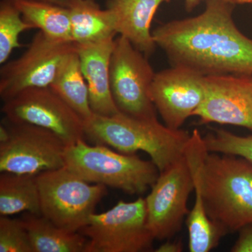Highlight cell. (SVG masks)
<instances>
[{"label": "cell", "instance_id": "6da1fadb", "mask_svg": "<svg viewBox=\"0 0 252 252\" xmlns=\"http://www.w3.org/2000/svg\"><path fill=\"white\" fill-rule=\"evenodd\" d=\"M233 5L207 0L198 16L156 28L154 41L173 66L190 68L204 76L252 75V39L235 26Z\"/></svg>", "mask_w": 252, "mask_h": 252}, {"label": "cell", "instance_id": "7a4b0ae2", "mask_svg": "<svg viewBox=\"0 0 252 252\" xmlns=\"http://www.w3.org/2000/svg\"><path fill=\"white\" fill-rule=\"evenodd\" d=\"M185 154L200 183L210 218L228 233L252 223V162L209 152L198 129L190 134Z\"/></svg>", "mask_w": 252, "mask_h": 252}, {"label": "cell", "instance_id": "3957f363", "mask_svg": "<svg viewBox=\"0 0 252 252\" xmlns=\"http://www.w3.org/2000/svg\"><path fill=\"white\" fill-rule=\"evenodd\" d=\"M84 132L91 142L120 153L145 152L160 172L185 155L190 137L187 131L162 125L157 118L140 119L122 112L110 117L93 114L84 121Z\"/></svg>", "mask_w": 252, "mask_h": 252}, {"label": "cell", "instance_id": "277c9868", "mask_svg": "<svg viewBox=\"0 0 252 252\" xmlns=\"http://www.w3.org/2000/svg\"><path fill=\"white\" fill-rule=\"evenodd\" d=\"M65 166L86 182L132 195L145 193L160 175L152 160L114 152L102 144L89 145L84 140L67 147Z\"/></svg>", "mask_w": 252, "mask_h": 252}, {"label": "cell", "instance_id": "5b68a950", "mask_svg": "<svg viewBox=\"0 0 252 252\" xmlns=\"http://www.w3.org/2000/svg\"><path fill=\"white\" fill-rule=\"evenodd\" d=\"M41 215L55 224L79 232L87 223L107 187L83 180L65 165L36 175Z\"/></svg>", "mask_w": 252, "mask_h": 252}, {"label": "cell", "instance_id": "8992f818", "mask_svg": "<svg viewBox=\"0 0 252 252\" xmlns=\"http://www.w3.org/2000/svg\"><path fill=\"white\" fill-rule=\"evenodd\" d=\"M79 232L88 239L85 252L152 251L155 240L142 197L133 202L120 200L107 212L93 214Z\"/></svg>", "mask_w": 252, "mask_h": 252}, {"label": "cell", "instance_id": "52a82bcc", "mask_svg": "<svg viewBox=\"0 0 252 252\" xmlns=\"http://www.w3.org/2000/svg\"><path fill=\"white\" fill-rule=\"evenodd\" d=\"M147 56L119 36L114 41L110 63L113 99L119 112L140 119H156L151 97L154 73Z\"/></svg>", "mask_w": 252, "mask_h": 252}, {"label": "cell", "instance_id": "ba28073f", "mask_svg": "<svg viewBox=\"0 0 252 252\" xmlns=\"http://www.w3.org/2000/svg\"><path fill=\"white\" fill-rule=\"evenodd\" d=\"M77 50L74 41L56 40L39 31L26 52L0 69L3 102L28 89L50 87L63 63Z\"/></svg>", "mask_w": 252, "mask_h": 252}, {"label": "cell", "instance_id": "9c48e42d", "mask_svg": "<svg viewBox=\"0 0 252 252\" xmlns=\"http://www.w3.org/2000/svg\"><path fill=\"white\" fill-rule=\"evenodd\" d=\"M6 122L30 124L54 132L68 146L85 138L84 121L50 87L28 89L4 101Z\"/></svg>", "mask_w": 252, "mask_h": 252}, {"label": "cell", "instance_id": "30bf717a", "mask_svg": "<svg viewBox=\"0 0 252 252\" xmlns=\"http://www.w3.org/2000/svg\"><path fill=\"white\" fill-rule=\"evenodd\" d=\"M9 140L0 143V172L37 175L65 165L67 145L46 129L7 122Z\"/></svg>", "mask_w": 252, "mask_h": 252}, {"label": "cell", "instance_id": "8fae6325", "mask_svg": "<svg viewBox=\"0 0 252 252\" xmlns=\"http://www.w3.org/2000/svg\"><path fill=\"white\" fill-rule=\"evenodd\" d=\"M151 188L145 198L149 229L155 240L171 238L182 229L194 190L193 173L185 154L160 172Z\"/></svg>", "mask_w": 252, "mask_h": 252}, {"label": "cell", "instance_id": "7c38bea8", "mask_svg": "<svg viewBox=\"0 0 252 252\" xmlns=\"http://www.w3.org/2000/svg\"><path fill=\"white\" fill-rule=\"evenodd\" d=\"M193 116L203 124L240 126L252 132V75L205 76V96Z\"/></svg>", "mask_w": 252, "mask_h": 252}, {"label": "cell", "instance_id": "4fadbf2b", "mask_svg": "<svg viewBox=\"0 0 252 252\" xmlns=\"http://www.w3.org/2000/svg\"><path fill=\"white\" fill-rule=\"evenodd\" d=\"M205 96V76L190 68L173 66L156 73L151 97L165 125L179 130L200 107Z\"/></svg>", "mask_w": 252, "mask_h": 252}, {"label": "cell", "instance_id": "5bb4252c", "mask_svg": "<svg viewBox=\"0 0 252 252\" xmlns=\"http://www.w3.org/2000/svg\"><path fill=\"white\" fill-rule=\"evenodd\" d=\"M115 37L77 45L81 70L87 83L91 109L94 114L110 117L120 112L113 99L110 63Z\"/></svg>", "mask_w": 252, "mask_h": 252}, {"label": "cell", "instance_id": "9a60e30c", "mask_svg": "<svg viewBox=\"0 0 252 252\" xmlns=\"http://www.w3.org/2000/svg\"><path fill=\"white\" fill-rule=\"evenodd\" d=\"M168 0H108L107 9L115 18L117 34L149 56L157 44L151 32L152 21L160 5Z\"/></svg>", "mask_w": 252, "mask_h": 252}, {"label": "cell", "instance_id": "2e32d148", "mask_svg": "<svg viewBox=\"0 0 252 252\" xmlns=\"http://www.w3.org/2000/svg\"><path fill=\"white\" fill-rule=\"evenodd\" d=\"M67 8L71 36L77 45L99 42L117 34L112 11L101 9L94 0H70Z\"/></svg>", "mask_w": 252, "mask_h": 252}, {"label": "cell", "instance_id": "e0dca14e", "mask_svg": "<svg viewBox=\"0 0 252 252\" xmlns=\"http://www.w3.org/2000/svg\"><path fill=\"white\" fill-rule=\"evenodd\" d=\"M21 220L33 252H85L88 239L79 232L61 228L41 215L28 212Z\"/></svg>", "mask_w": 252, "mask_h": 252}, {"label": "cell", "instance_id": "ac0fdd59", "mask_svg": "<svg viewBox=\"0 0 252 252\" xmlns=\"http://www.w3.org/2000/svg\"><path fill=\"white\" fill-rule=\"evenodd\" d=\"M23 212L41 215L36 175L1 172L0 216L9 217Z\"/></svg>", "mask_w": 252, "mask_h": 252}, {"label": "cell", "instance_id": "d6986e66", "mask_svg": "<svg viewBox=\"0 0 252 252\" xmlns=\"http://www.w3.org/2000/svg\"><path fill=\"white\" fill-rule=\"evenodd\" d=\"M50 88L86 121L94 114L77 50L65 59Z\"/></svg>", "mask_w": 252, "mask_h": 252}, {"label": "cell", "instance_id": "ffe728a7", "mask_svg": "<svg viewBox=\"0 0 252 252\" xmlns=\"http://www.w3.org/2000/svg\"><path fill=\"white\" fill-rule=\"evenodd\" d=\"M25 21L56 40L73 41L67 7L37 0H13Z\"/></svg>", "mask_w": 252, "mask_h": 252}, {"label": "cell", "instance_id": "44dd1931", "mask_svg": "<svg viewBox=\"0 0 252 252\" xmlns=\"http://www.w3.org/2000/svg\"><path fill=\"white\" fill-rule=\"evenodd\" d=\"M34 29L23 18L13 0H1L0 4V64H4L11 53L22 47L19 37L24 31Z\"/></svg>", "mask_w": 252, "mask_h": 252}, {"label": "cell", "instance_id": "7402d4cb", "mask_svg": "<svg viewBox=\"0 0 252 252\" xmlns=\"http://www.w3.org/2000/svg\"><path fill=\"white\" fill-rule=\"evenodd\" d=\"M203 140L209 152L238 156L252 162V135L240 136L223 129H214Z\"/></svg>", "mask_w": 252, "mask_h": 252}, {"label": "cell", "instance_id": "603a6c76", "mask_svg": "<svg viewBox=\"0 0 252 252\" xmlns=\"http://www.w3.org/2000/svg\"><path fill=\"white\" fill-rule=\"evenodd\" d=\"M0 252H33L22 220L0 216Z\"/></svg>", "mask_w": 252, "mask_h": 252}, {"label": "cell", "instance_id": "cb8c5ba5", "mask_svg": "<svg viewBox=\"0 0 252 252\" xmlns=\"http://www.w3.org/2000/svg\"><path fill=\"white\" fill-rule=\"evenodd\" d=\"M238 233V238L230 252H252V223L244 225Z\"/></svg>", "mask_w": 252, "mask_h": 252}, {"label": "cell", "instance_id": "d4e9b609", "mask_svg": "<svg viewBox=\"0 0 252 252\" xmlns=\"http://www.w3.org/2000/svg\"><path fill=\"white\" fill-rule=\"evenodd\" d=\"M183 245L181 241H167L160 245L155 250L156 252H182Z\"/></svg>", "mask_w": 252, "mask_h": 252}, {"label": "cell", "instance_id": "484cf974", "mask_svg": "<svg viewBox=\"0 0 252 252\" xmlns=\"http://www.w3.org/2000/svg\"><path fill=\"white\" fill-rule=\"evenodd\" d=\"M10 137V130L7 125L4 124L0 126V143H4L9 140Z\"/></svg>", "mask_w": 252, "mask_h": 252}, {"label": "cell", "instance_id": "4316f807", "mask_svg": "<svg viewBox=\"0 0 252 252\" xmlns=\"http://www.w3.org/2000/svg\"><path fill=\"white\" fill-rule=\"evenodd\" d=\"M37 1H46V2L52 3V4L67 7L70 0H37Z\"/></svg>", "mask_w": 252, "mask_h": 252}, {"label": "cell", "instance_id": "83f0119b", "mask_svg": "<svg viewBox=\"0 0 252 252\" xmlns=\"http://www.w3.org/2000/svg\"><path fill=\"white\" fill-rule=\"evenodd\" d=\"M223 1L233 4V0H223ZM185 1L186 5H187V8L189 10L193 9V8L195 7V6H196V4L198 3V0H185Z\"/></svg>", "mask_w": 252, "mask_h": 252}, {"label": "cell", "instance_id": "f1b7e54d", "mask_svg": "<svg viewBox=\"0 0 252 252\" xmlns=\"http://www.w3.org/2000/svg\"><path fill=\"white\" fill-rule=\"evenodd\" d=\"M233 4H252V0H233Z\"/></svg>", "mask_w": 252, "mask_h": 252}]
</instances>
